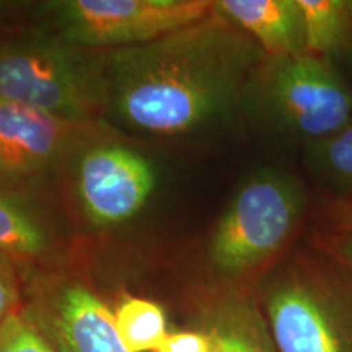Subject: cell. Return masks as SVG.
I'll return each instance as SVG.
<instances>
[{
    "label": "cell",
    "instance_id": "14",
    "mask_svg": "<svg viewBox=\"0 0 352 352\" xmlns=\"http://www.w3.org/2000/svg\"><path fill=\"white\" fill-rule=\"evenodd\" d=\"M113 315L118 333L131 352H157L168 336L164 308L148 298L121 297Z\"/></svg>",
    "mask_w": 352,
    "mask_h": 352
},
{
    "label": "cell",
    "instance_id": "10",
    "mask_svg": "<svg viewBox=\"0 0 352 352\" xmlns=\"http://www.w3.org/2000/svg\"><path fill=\"white\" fill-rule=\"evenodd\" d=\"M59 250V232L43 204L32 192L0 183V256L15 263L25 277L44 271Z\"/></svg>",
    "mask_w": 352,
    "mask_h": 352
},
{
    "label": "cell",
    "instance_id": "7",
    "mask_svg": "<svg viewBox=\"0 0 352 352\" xmlns=\"http://www.w3.org/2000/svg\"><path fill=\"white\" fill-rule=\"evenodd\" d=\"M21 308L57 352H131L111 308L80 277L46 271L25 276Z\"/></svg>",
    "mask_w": 352,
    "mask_h": 352
},
{
    "label": "cell",
    "instance_id": "12",
    "mask_svg": "<svg viewBox=\"0 0 352 352\" xmlns=\"http://www.w3.org/2000/svg\"><path fill=\"white\" fill-rule=\"evenodd\" d=\"M214 8L248 34L266 57L305 52V20L298 0H219Z\"/></svg>",
    "mask_w": 352,
    "mask_h": 352
},
{
    "label": "cell",
    "instance_id": "15",
    "mask_svg": "<svg viewBox=\"0 0 352 352\" xmlns=\"http://www.w3.org/2000/svg\"><path fill=\"white\" fill-rule=\"evenodd\" d=\"M307 168L331 188L336 199H352V120L336 134L305 147Z\"/></svg>",
    "mask_w": 352,
    "mask_h": 352
},
{
    "label": "cell",
    "instance_id": "4",
    "mask_svg": "<svg viewBox=\"0 0 352 352\" xmlns=\"http://www.w3.org/2000/svg\"><path fill=\"white\" fill-rule=\"evenodd\" d=\"M307 212L300 179L279 168H261L245 178L215 223L209 241L212 271L236 283L284 252Z\"/></svg>",
    "mask_w": 352,
    "mask_h": 352
},
{
    "label": "cell",
    "instance_id": "5",
    "mask_svg": "<svg viewBox=\"0 0 352 352\" xmlns=\"http://www.w3.org/2000/svg\"><path fill=\"white\" fill-rule=\"evenodd\" d=\"M246 98H253L271 124L305 147L336 134L352 120L349 80L307 52L264 57Z\"/></svg>",
    "mask_w": 352,
    "mask_h": 352
},
{
    "label": "cell",
    "instance_id": "11",
    "mask_svg": "<svg viewBox=\"0 0 352 352\" xmlns=\"http://www.w3.org/2000/svg\"><path fill=\"white\" fill-rule=\"evenodd\" d=\"M196 328L208 336L209 352H277L259 303L235 287L201 303Z\"/></svg>",
    "mask_w": 352,
    "mask_h": 352
},
{
    "label": "cell",
    "instance_id": "1",
    "mask_svg": "<svg viewBox=\"0 0 352 352\" xmlns=\"http://www.w3.org/2000/svg\"><path fill=\"white\" fill-rule=\"evenodd\" d=\"M264 57L214 8L153 41L104 51L103 118L152 138L204 131L246 98Z\"/></svg>",
    "mask_w": 352,
    "mask_h": 352
},
{
    "label": "cell",
    "instance_id": "2",
    "mask_svg": "<svg viewBox=\"0 0 352 352\" xmlns=\"http://www.w3.org/2000/svg\"><path fill=\"white\" fill-rule=\"evenodd\" d=\"M104 51L67 43L38 26L0 41V100L77 124H100Z\"/></svg>",
    "mask_w": 352,
    "mask_h": 352
},
{
    "label": "cell",
    "instance_id": "13",
    "mask_svg": "<svg viewBox=\"0 0 352 352\" xmlns=\"http://www.w3.org/2000/svg\"><path fill=\"white\" fill-rule=\"evenodd\" d=\"M305 20V52L352 70V0H298ZM344 74V72H342Z\"/></svg>",
    "mask_w": 352,
    "mask_h": 352
},
{
    "label": "cell",
    "instance_id": "16",
    "mask_svg": "<svg viewBox=\"0 0 352 352\" xmlns=\"http://www.w3.org/2000/svg\"><path fill=\"white\" fill-rule=\"evenodd\" d=\"M0 352H57L52 342L44 336L36 323L25 314L23 308L16 310L0 327Z\"/></svg>",
    "mask_w": 352,
    "mask_h": 352
},
{
    "label": "cell",
    "instance_id": "19",
    "mask_svg": "<svg viewBox=\"0 0 352 352\" xmlns=\"http://www.w3.org/2000/svg\"><path fill=\"white\" fill-rule=\"evenodd\" d=\"M315 246L318 252L342 267L352 276V232H323L316 236Z\"/></svg>",
    "mask_w": 352,
    "mask_h": 352
},
{
    "label": "cell",
    "instance_id": "20",
    "mask_svg": "<svg viewBox=\"0 0 352 352\" xmlns=\"http://www.w3.org/2000/svg\"><path fill=\"white\" fill-rule=\"evenodd\" d=\"M157 352H209V340L199 328L168 333Z\"/></svg>",
    "mask_w": 352,
    "mask_h": 352
},
{
    "label": "cell",
    "instance_id": "17",
    "mask_svg": "<svg viewBox=\"0 0 352 352\" xmlns=\"http://www.w3.org/2000/svg\"><path fill=\"white\" fill-rule=\"evenodd\" d=\"M23 303V274L10 259L0 256V327Z\"/></svg>",
    "mask_w": 352,
    "mask_h": 352
},
{
    "label": "cell",
    "instance_id": "3",
    "mask_svg": "<svg viewBox=\"0 0 352 352\" xmlns=\"http://www.w3.org/2000/svg\"><path fill=\"white\" fill-rule=\"evenodd\" d=\"M259 307L277 352H352V276L321 252L274 272Z\"/></svg>",
    "mask_w": 352,
    "mask_h": 352
},
{
    "label": "cell",
    "instance_id": "6",
    "mask_svg": "<svg viewBox=\"0 0 352 352\" xmlns=\"http://www.w3.org/2000/svg\"><path fill=\"white\" fill-rule=\"evenodd\" d=\"M212 10L210 0H50L36 2L34 26L77 46L109 51L153 41Z\"/></svg>",
    "mask_w": 352,
    "mask_h": 352
},
{
    "label": "cell",
    "instance_id": "18",
    "mask_svg": "<svg viewBox=\"0 0 352 352\" xmlns=\"http://www.w3.org/2000/svg\"><path fill=\"white\" fill-rule=\"evenodd\" d=\"M36 2L0 0V41L25 33L34 25Z\"/></svg>",
    "mask_w": 352,
    "mask_h": 352
},
{
    "label": "cell",
    "instance_id": "21",
    "mask_svg": "<svg viewBox=\"0 0 352 352\" xmlns=\"http://www.w3.org/2000/svg\"><path fill=\"white\" fill-rule=\"evenodd\" d=\"M320 219L323 232H352V199H333Z\"/></svg>",
    "mask_w": 352,
    "mask_h": 352
},
{
    "label": "cell",
    "instance_id": "9",
    "mask_svg": "<svg viewBox=\"0 0 352 352\" xmlns=\"http://www.w3.org/2000/svg\"><path fill=\"white\" fill-rule=\"evenodd\" d=\"M91 124L0 100V183L32 192L87 144Z\"/></svg>",
    "mask_w": 352,
    "mask_h": 352
},
{
    "label": "cell",
    "instance_id": "8",
    "mask_svg": "<svg viewBox=\"0 0 352 352\" xmlns=\"http://www.w3.org/2000/svg\"><path fill=\"white\" fill-rule=\"evenodd\" d=\"M76 155L74 186L88 222L121 226L145 208L157 184L147 157L116 142L85 144Z\"/></svg>",
    "mask_w": 352,
    "mask_h": 352
}]
</instances>
